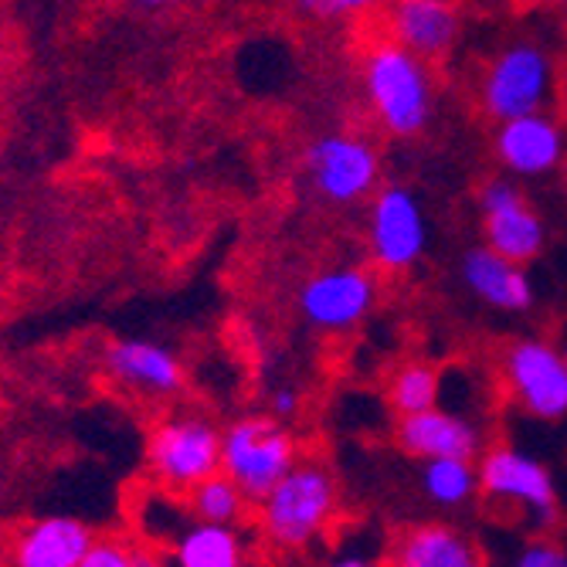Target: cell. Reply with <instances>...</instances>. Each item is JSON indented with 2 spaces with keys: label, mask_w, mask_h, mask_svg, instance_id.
I'll list each match as a JSON object with an SVG mask.
<instances>
[{
  "label": "cell",
  "mask_w": 567,
  "mask_h": 567,
  "mask_svg": "<svg viewBox=\"0 0 567 567\" xmlns=\"http://www.w3.org/2000/svg\"><path fill=\"white\" fill-rule=\"evenodd\" d=\"M360 85L371 116L388 136H419L435 113V79L429 62L388 34L368 44L360 59Z\"/></svg>",
  "instance_id": "6da1fadb"
},
{
  "label": "cell",
  "mask_w": 567,
  "mask_h": 567,
  "mask_svg": "<svg viewBox=\"0 0 567 567\" xmlns=\"http://www.w3.org/2000/svg\"><path fill=\"white\" fill-rule=\"evenodd\" d=\"M340 509V486L323 458H299L272 486V493L255 503V524L262 540L282 554H302L323 540Z\"/></svg>",
  "instance_id": "7a4b0ae2"
},
{
  "label": "cell",
  "mask_w": 567,
  "mask_h": 567,
  "mask_svg": "<svg viewBox=\"0 0 567 567\" xmlns=\"http://www.w3.org/2000/svg\"><path fill=\"white\" fill-rule=\"evenodd\" d=\"M299 458V439L272 415L238 419L221 432V473L241 486L251 506L262 503Z\"/></svg>",
  "instance_id": "3957f363"
},
{
  "label": "cell",
  "mask_w": 567,
  "mask_h": 567,
  "mask_svg": "<svg viewBox=\"0 0 567 567\" xmlns=\"http://www.w3.org/2000/svg\"><path fill=\"white\" fill-rule=\"evenodd\" d=\"M557 92V72L550 51L534 41H513L483 72L480 106L489 120L506 123L517 116L544 113Z\"/></svg>",
  "instance_id": "277c9868"
},
{
  "label": "cell",
  "mask_w": 567,
  "mask_h": 567,
  "mask_svg": "<svg viewBox=\"0 0 567 567\" xmlns=\"http://www.w3.org/2000/svg\"><path fill=\"white\" fill-rule=\"evenodd\" d=\"M146 470L161 489L184 496L200 480L221 473V429L200 415H171L150 429Z\"/></svg>",
  "instance_id": "5b68a950"
},
{
  "label": "cell",
  "mask_w": 567,
  "mask_h": 567,
  "mask_svg": "<svg viewBox=\"0 0 567 567\" xmlns=\"http://www.w3.org/2000/svg\"><path fill=\"white\" fill-rule=\"evenodd\" d=\"M480 493L486 503L524 517L537 534H547L560 517L547 466L513 445H493L480 455Z\"/></svg>",
  "instance_id": "8992f818"
},
{
  "label": "cell",
  "mask_w": 567,
  "mask_h": 567,
  "mask_svg": "<svg viewBox=\"0 0 567 567\" xmlns=\"http://www.w3.org/2000/svg\"><path fill=\"white\" fill-rule=\"evenodd\" d=\"M302 171L313 194L333 208H353L381 187V153L368 136L327 133L302 153Z\"/></svg>",
  "instance_id": "52a82bcc"
},
{
  "label": "cell",
  "mask_w": 567,
  "mask_h": 567,
  "mask_svg": "<svg viewBox=\"0 0 567 567\" xmlns=\"http://www.w3.org/2000/svg\"><path fill=\"white\" fill-rule=\"evenodd\" d=\"M506 394L537 422L567 419V360L547 340H513L499 357Z\"/></svg>",
  "instance_id": "ba28073f"
},
{
  "label": "cell",
  "mask_w": 567,
  "mask_h": 567,
  "mask_svg": "<svg viewBox=\"0 0 567 567\" xmlns=\"http://www.w3.org/2000/svg\"><path fill=\"white\" fill-rule=\"evenodd\" d=\"M429 248V221L419 197L401 184L378 187L368 208V251L381 272H408Z\"/></svg>",
  "instance_id": "9c48e42d"
},
{
  "label": "cell",
  "mask_w": 567,
  "mask_h": 567,
  "mask_svg": "<svg viewBox=\"0 0 567 567\" xmlns=\"http://www.w3.org/2000/svg\"><path fill=\"white\" fill-rule=\"evenodd\" d=\"M378 306V279L368 269L337 266L309 276L299 289V313L320 333H347Z\"/></svg>",
  "instance_id": "30bf717a"
},
{
  "label": "cell",
  "mask_w": 567,
  "mask_h": 567,
  "mask_svg": "<svg viewBox=\"0 0 567 567\" xmlns=\"http://www.w3.org/2000/svg\"><path fill=\"white\" fill-rule=\"evenodd\" d=\"M493 150L503 171L513 177H547L567 157V130L547 110L517 116L496 126Z\"/></svg>",
  "instance_id": "8fae6325"
},
{
  "label": "cell",
  "mask_w": 567,
  "mask_h": 567,
  "mask_svg": "<svg viewBox=\"0 0 567 567\" xmlns=\"http://www.w3.org/2000/svg\"><path fill=\"white\" fill-rule=\"evenodd\" d=\"M462 14L455 0H384L381 34L411 48L425 62H439L455 48Z\"/></svg>",
  "instance_id": "7c38bea8"
},
{
  "label": "cell",
  "mask_w": 567,
  "mask_h": 567,
  "mask_svg": "<svg viewBox=\"0 0 567 567\" xmlns=\"http://www.w3.org/2000/svg\"><path fill=\"white\" fill-rule=\"evenodd\" d=\"M398 445L415 455V458H480L483 455V435L480 429L455 415V411L445 408H425L415 411V415H401L398 419V432H394Z\"/></svg>",
  "instance_id": "4fadbf2b"
},
{
  "label": "cell",
  "mask_w": 567,
  "mask_h": 567,
  "mask_svg": "<svg viewBox=\"0 0 567 567\" xmlns=\"http://www.w3.org/2000/svg\"><path fill=\"white\" fill-rule=\"evenodd\" d=\"M106 371L126 391L143 398H174L184 391V368L174 350L146 340H116L106 347Z\"/></svg>",
  "instance_id": "5bb4252c"
},
{
  "label": "cell",
  "mask_w": 567,
  "mask_h": 567,
  "mask_svg": "<svg viewBox=\"0 0 567 567\" xmlns=\"http://www.w3.org/2000/svg\"><path fill=\"white\" fill-rule=\"evenodd\" d=\"M462 282L489 309L499 313H527L534 306V286L524 262H513L486 241L462 255Z\"/></svg>",
  "instance_id": "9a60e30c"
},
{
  "label": "cell",
  "mask_w": 567,
  "mask_h": 567,
  "mask_svg": "<svg viewBox=\"0 0 567 567\" xmlns=\"http://www.w3.org/2000/svg\"><path fill=\"white\" fill-rule=\"evenodd\" d=\"M95 534L75 517H44L21 527L8 547L18 567H82Z\"/></svg>",
  "instance_id": "2e32d148"
},
{
  "label": "cell",
  "mask_w": 567,
  "mask_h": 567,
  "mask_svg": "<svg viewBox=\"0 0 567 567\" xmlns=\"http://www.w3.org/2000/svg\"><path fill=\"white\" fill-rule=\"evenodd\" d=\"M391 564L398 567H476L483 564L480 547L470 534L445 524H419L398 534L391 547Z\"/></svg>",
  "instance_id": "e0dca14e"
},
{
  "label": "cell",
  "mask_w": 567,
  "mask_h": 567,
  "mask_svg": "<svg viewBox=\"0 0 567 567\" xmlns=\"http://www.w3.org/2000/svg\"><path fill=\"white\" fill-rule=\"evenodd\" d=\"M483 241L496 248L499 255H506V259L527 266L544 251L547 228H544V218L527 204V197H520L506 204V208L483 215Z\"/></svg>",
  "instance_id": "ac0fdd59"
},
{
  "label": "cell",
  "mask_w": 567,
  "mask_h": 567,
  "mask_svg": "<svg viewBox=\"0 0 567 567\" xmlns=\"http://www.w3.org/2000/svg\"><path fill=\"white\" fill-rule=\"evenodd\" d=\"M248 560V544L231 524L190 520L174 540V564L181 567H241Z\"/></svg>",
  "instance_id": "d6986e66"
},
{
  "label": "cell",
  "mask_w": 567,
  "mask_h": 567,
  "mask_svg": "<svg viewBox=\"0 0 567 567\" xmlns=\"http://www.w3.org/2000/svg\"><path fill=\"white\" fill-rule=\"evenodd\" d=\"M422 493L442 509H458L480 496V462L476 458H425Z\"/></svg>",
  "instance_id": "ffe728a7"
},
{
  "label": "cell",
  "mask_w": 567,
  "mask_h": 567,
  "mask_svg": "<svg viewBox=\"0 0 567 567\" xmlns=\"http://www.w3.org/2000/svg\"><path fill=\"white\" fill-rule=\"evenodd\" d=\"M184 503L190 509L194 520H208V524H245L248 509H255L248 503V496L241 493V486L228 476V473H215L208 480H200L194 489L184 493Z\"/></svg>",
  "instance_id": "44dd1931"
},
{
  "label": "cell",
  "mask_w": 567,
  "mask_h": 567,
  "mask_svg": "<svg viewBox=\"0 0 567 567\" xmlns=\"http://www.w3.org/2000/svg\"><path fill=\"white\" fill-rule=\"evenodd\" d=\"M439 391H442V378L432 364H425V360L401 364L388 381V401H391L398 419L415 415V411H425V408H435Z\"/></svg>",
  "instance_id": "7402d4cb"
},
{
  "label": "cell",
  "mask_w": 567,
  "mask_h": 567,
  "mask_svg": "<svg viewBox=\"0 0 567 567\" xmlns=\"http://www.w3.org/2000/svg\"><path fill=\"white\" fill-rule=\"evenodd\" d=\"M140 564H146V557H140L130 540L95 537L92 547H89V554H85V564L82 567H140Z\"/></svg>",
  "instance_id": "603a6c76"
},
{
  "label": "cell",
  "mask_w": 567,
  "mask_h": 567,
  "mask_svg": "<svg viewBox=\"0 0 567 567\" xmlns=\"http://www.w3.org/2000/svg\"><path fill=\"white\" fill-rule=\"evenodd\" d=\"M296 4L313 18L340 21V18H364V14L378 11L384 0H296Z\"/></svg>",
  "instance_id": "cb8c5ba5"
},
{
  "label": "cell",
  "mask_w": 567,
  "mask_h": 567,
  "mask_svg": "<svg viewBox=\"0 0 567 567\" xmlns=\"http://www.w3.org/2000/svg\"><path fill=\"white\" fill-rule=\"evenodd\" d=\"M517 567H567V550L547 534L527 540L517 554Z\"/></svg>",
  "instance_id": "d4e9b609"
},
{
  "label": "cell",
  "mask_w": 567,
  "mask_h": 567,
  "mask_svg": "<svg viewBox=\"0 0 567 567\" xmlns=\"http://www.w3.org/2000/svg\"><path fill=\"white\" fill-rule=\"evenodd\" d=\"M524 190L517 187V181H509V177H489L480 194H476V204H480V215L486 212H496V208H506V204L513 200H520Z\"/></svg>",
  "instance_id": "484cf974"
},
{
  "label": "cell",
  "mask_w": 567,
  "mask_h": 567,
  "mask_svg": "<svg viewBox=\"0 0 567 567\" xmlns=\"http://www.w3.org/2000/svg\"><path fill=\"white\" fill-rule=\"evenodd\" d=\"M269 411H272V419H279V422H286V419L299 415V394H296L292 388H279V391H272V398H269Z\"/></svg>",
  "instance_id": "4316f807"
},
{
  "label": "cell",
  "mask_w": 567,
  "mask_h": 567,
  "mask_svg": "<svg viewBox=\"0 0 567 567\" xmlns=\"http://www.w3.org/2000/svg\"><path fill=\"white\" fill-rule=\"evenodd\" d=\"M557 102H560V113L567 116V72L557 79Z\"/></svg>",
  "instance_id": "83f0119b"
},
{
  "label": "cell",
  "mask_w": 567,
  "mask_h": 567,
  "mask_svg": "<svg viewBox=\"0 0 567 567\" xmlns=\"http://www.w3.org/2000/svg\"><path fill=\"white\" fill-rule=\"evenodd\" d=\"M133 4H143V8H164V4H174V0H133Z\"/></svg>",
  "instance_id": "f1b7e54d"
},
{
  "label": "cell",
  "mask_w": 567,
  "mask_h": 567,
  "mask_svg": "<svg viewBox=\"0 0 567 567\" xmlns=\"http://www.w3.org/2000/svg\"><path fill=\"white\" fill-rule=\"evenodd\" d=\"M547 4H554V8H567V0H547Z\"/></svg>",
  "instance_id": "f546056e"
},
{
  "label": "cell",
  "mask_w": 567,
  "mask_h": 567,
  "mask_svg": "<svg viewBox=\"0 0 567 567\" xmlns=\"http://www.w3.org/2000/svg\"><path fill=\"white\" fill-rule=\"evenodd\" d=\"M564 360H567V347H564Z\"/></svg>",
  "instance_id": "4dcf8cb0"
}]
</instances>
